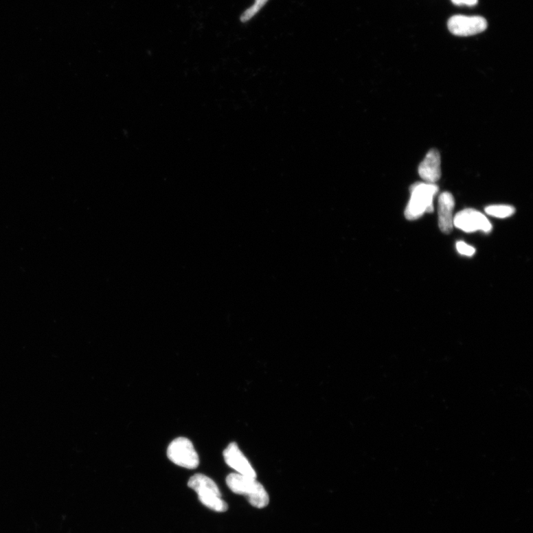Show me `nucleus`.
<instances>
[{"label":"nucleus","instance_id":"nucleus-1","mask_svg":"<svg viewBox=\"0 0 533 533\" xmlns=\"http://www.w3.org/2000/svg\"><path fill=\"white\" fill-rule=\"evenodd\" d=\"M226 484L234 493L245 495L253 507L262 509L269 506V493L256 479L237 473H231L226 478Z\"/></svg>","mask_w":533,"mask_h":533},{"label":"nucleus","instance_id":"nucleus-2","mask_svg":"<svg viewBox=\"0 0 533 533\" xmlns=\"http://www.w3.org/2000/svg\"><path fill=\"white\" fill-rule=\"evenodd\" d=\"M439 192L435 184L418 183L411 188V197L405 209V215L408 220H416L425 213L433 212V199Z\"/></svg>","mask_w":533,"mask_h":533},{"label":"nucleus","instance_id":"nucleus-3","mask_svg":"<svg viewBox=\"0 0 533 533\" xmlns=\"http://www.w3.org/2000/svg\"><path fill=\"white\" fill-rule=\"evenodd\" d=\"M188 485L197 493L203 506L218 512L227 511V504L223 500L220 490L213 479L204 474L197 473L189 479Z\"/></svg>","mask_w":533,"mask_h":533},{"label":"nucleus","instance_id":"nucleus-4","mask_svg":"<svg viewBox=\"0 0 533 533\" xmlns=\"http://www.w3.org/2000/svg\"><path fill=\"white\" fill-rule=\"evenodd\" d=\"M167 455L171 462L184 468L193 470L199 464V455L193 443L185 437L177 438L169 444Z\"/></svg>","mask_w":533,"mask_h":533},{"label":"nucleus","instance_id":"nucleus-5","mask_svg":"<svg viewBox=\"0 0 533 533\" xmlns=\"http://www.w3.org/2000/svg\"><path fill=\"white\" fill-rule=\"evenodd\" d=\"M453 226L466 233L482 231L490 233L492 225L488 218L474 209L468 208L456 214L453 217Z\"/></svg>","mask_w":533,"mask_h":533},{"label":"nucleus","instance_id":"nucleus-6","mask_svg":"<svg viewBox=\"0 0 533 533\" xmlns=\"http://www.w3.org/2000/svg\"><path fill=\"white\" fill-rule=\"evenodd\" d=\"M449 31L455 36H468L482 33L487 30L488 21L479 16L455 15L447 23Z\"/></svg>","mask_w":533,"mask_h":533},{"label":"nucleus","instance_id":"nucleus-7","mask_svg":"<svg viewBox=\"0 0 533 533\" xmlns=\"http://www.w3.org/2000/svg\"><path fill=\"white\" fill-rule=\"evenodd\" d=\"M225 463L236 471L237 473L251 478H256V473L249 460L235 442L226 447L223 453Z\"/></svg>","mask_w":533,"mask_h":533},{"label":"nucleus","instance_id":"nucleus-8","mask_svg":"<svg viewBox=\"0 0 533 533\" xmlns=\"http://www.w3.org/2000/svg\"><path fill=\"white\" fill-rule=\"evenodd\" d=\"M418 174L426 183L435 184L442 177L441 156L436 149H431L418 167Z\"/></svg>","mask_w":533,"mask_h":533},{"label":"nucleus","instance_id":"nucleus-9","mask_svg":"<svg viewBox=\"0 0 533 533\" xmlns=\"http://www.w3.org/2000/svg\"><path fill=\"white\" fill-rule=\"evenodd\" d=\"M455 199L449 192L442 193L439 199V225L441 231L451 234L453 228V209Z\"/></svg>","mask_w":533,"mask_h":533},{"label":"nucleus","instance_id":"nucleus-10","mask_svg":"<svg viewBox=\"0 0 533 533\" xmlns=\"http://www.w3.org/2000/svg\"><path fill=\"white\" fill-rule=\"evenodd\" d=\"M485 212L493 217L506 218L515 214L516 210L512 206L507 205H495L485 208Z\"/></svg>","mask_w":533,"mask_h":533},{"label":"nucleus","instance_id":"nucleus-11","mask_svg":"<svg viewBox=\"0 0 533 533\" xmlns=\"http://www.w3.org/2000/svg\"><path fill=\"white\" fill-rule=\"evenodd\" d=\"M269 0H255V3L242 14L241 16V21L246 23L251 20V19L259 13L261 9L265 5Z\"/></svg>","mask_w":533,"mask_h":533},{"label":"nucleus","instance_id":"nucleus-12","mask_svg":"<svg viewBox=\"0 0 533 533\" xmlns=\"http://www.w3.org/2000/svg\"><path fill=\"white\" fill-rule=\"evenodd\" d=\"M456 249L460 254L466 256H473L475 253V247L463 241L457 242Z\"/></svg>","mask_w":533,"mask_h":533},{"label":"nucleus","instance_id":"nucleus-13","mask_svg":"<svg viewBox=\"0 0 533 533\" xmlns=\"http://www.w3.org/2000/svg\"><path fill=\"white\" fill-rule=\"evenodd\" d=\"M452 1L455 5L465 4L468 5H475L477 3L478 0H452Z\"/></svg>","mask_w":533,"mask_h":533}]
</instances>
